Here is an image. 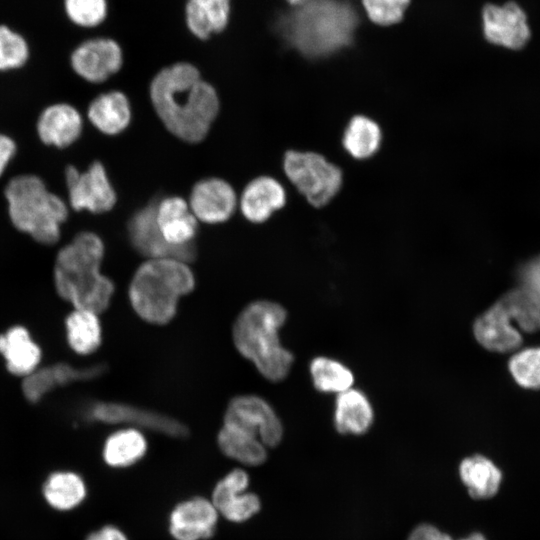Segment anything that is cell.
Instances as JSON below:
<instances>
[{"label": "cell", "mask_w": 540, "mask_h": 540, "mask_svg": "<svg viewBox=\"0 0 540 540\" xmlns=\"http://www.w3.org/2000/svg\"><path fill=\"white\" fill-rule=\"evenodd\" d=\"M369 19L375 24L389 26L400 22L410 0H361Z\"/></svg>", "instance_id": "36"}, {"label": "cell", "mask_w": 540, "mask_h": 540, "mask_svg": "<svg viewBox=\"0 0 540 540\" xmlns=\"http://www.w3.org/2000/svg\"><path fill=\"white\" fill-rule=\"evenodd\" d=\"M64 177L69 206L73 210L100 214L115 206L117 195L101 162L94 161L85 171L68 165Z\"/></svg>", "instance_id": "9"}, {"label": "cell", "mask_w": 540, "mask_h": 540, "mask_svg": "<svg viewBox=\"0 0 540 540\" xmlns=\"http://www.w3.org/2000/svg\"><path fill=\"white\" fill-rule=\"evenodd\" d=\"M105 247L93 232L78 233L57 253L53 281L58 296L74 309L102 313L114 294V284L101 272Z\"/></svg>", "instance_id": "3"}, {"label": "cell", "mask_w": 540, "mask_h": 540, "mask_svg": "<svg viewBox=\"0 0 540 540\" xmlns=\"http://www.w3.org/2000/svg\"><path fill=\"white\" fill-rule=\"evenodd\" d=\"M150 99L166 129L188 143L205 139L219 111L214 87L198 69L179 62L160 70L150 84Z\"/></svg>", "instance_id": "1"}, {"label": "cell", "mask_w": 540, "mask_h": 540, "mask_svg": "<svg viewBox=\"0 0 540 540\" xmlns=\"http://www.w3.org/2000/svg\"><path fill=\"white\" fill-rule=\"evenodd\" d=\"M285 203L283 186L272 177L261 176L247 184L241 196L240 207L248 221L263 223Z\"/></svg>", "instance_id": "20"}, {"label": "cell", "mask_w": 540, "mask_h": 540, "mask_svg": "<svg viewBox=\"0 0 540 540\" xmlns=\"http://www.w3.org/2000/svg\"><path fill=\"white\" fill-rule=\"evenodd\" d=\"M83 130L80 112L71 104L54 103L40 113L36 132L47 146L66 148L77 141Z\"/></svg>", "instance_id": "18"}, {"label": "cell", "mask_w": 540, "mask_h": 540, "mask_svg": "<svg viewBox=\"0 0 540 540\" xmlns=\"http://www.w3.org/2000/svg\"><path fill=\"white\" fill-rule=\"evenodd\" d=\"M99 314L74 309L65 319L66 338L69 347L79 355L94 353L102 342Z\"/></svg>", "instance_id": "29"}, {"label": "cell", "mask_w": 540, "mask_h": 540, "mask_svg": "<svg viewBox=\"0 0 540 540\" xmlns=\"http://www.w3.org/2000/svg\"><path fill=\"white\" fill-rule=\"evenodd\" d=\"M57 386L52 367L37 368L23 377L21 390L25 399L32 403L40 402Z\"/></svg>", "instance_id": "37"}, {"label": "cell", "mask_w": 540, "mask_h": 540, "mask_svg": "<svg viewBox=\"0 0 540 540\" xmlns=\"http://www.w3.org/2000/svg\"><path fill=\"white\" fill-rule=\"evenodd\" d=\"M16 151L15 141L10 136L0 133V177L15 156Z\"/></svg>", "instance_id": "41"}, {"label": "cell", "mask_w": 540, "mask_h": 540, "mask_svg": "<svg viewBox=\"0 0 540 540\" xmlns=\"http://www.w3.org/2000/svg\"><path fill=\"white\" fill-rule=\"evenodd\" d=\"M249 474L236 468L223 476L214 486L211 501L220 516L232 523H243L261 509L259 496L248 490Z\"/></svg>", "instance_id": "13"}, {"label": "cell", "mask_w": 540, "mask_h": 540, "mask_svg": "<svg viewBox=\"0 0 540 540\" xmlns=\"http://www.w3.org/2000/svg\"><path fill=\"white\" fill-rule=\"evenodd\" d=\"M68 19L77 26L90 28L102 23L107 14L106 0H64Z\"/></svg>", "instance_id": "35"}, {"label": "cell", "mask_w": 540, "mask_h": 540, "mask_svg": "<svg viewBox=\"0 0 540 540\" xmlns=\"http://www.w3.org/2000/svg\"><path fill=\"white\" fill-rule=\"evenodd\" d=\"M314 388L321 393H341L354 383L353 372L338 360L317 356L309 365Z\"/></svg>", "instance_id": "30"}, {"label": "cell", "mask_w": 540, "mask_h": 540, "mask_svg": "<svg viewBox=\"0 0 540 540\" xmlns=\"http://www.w3.org/2000/svg\"><path fill=\"white\" fill-rule=\"evenodd\" d=\"M230 1L187 0L185 19L190 32L202 40L222 32L229 21Z\"/></svg>", "instance_id": "25"}, {"label": "cell", "mask_w": 540, "mask_h": 540, "mask_svg": "<svg viewBox=\"0 0 540 540\" xmlns=\"http://www.w3.org/2000/svg\"><path fill=\"white\" fill-rule=\"evenodd\" d=\"M85 540H129L127 535L117 526L105 525L92 531Z\"/></svg>", "instance_id": "42"}, {"label": "cell", "mask_w": 540, "mask_h": 540, "mask_svg": "<svg viewBox=\"0 0 540 540\" xmlns=\"http://www.w3.org/2000/svg\"><path fill=\"white\" fill-rule=\"evenodd\" d=\"M291 6H298V5H301L305 2H307L308 0H286Z\"/></svg>", "instance_id": "44"}, {"label": "cell", "mask_w": 540, "mask_h": 540, "mask_svg": "<svg viewBox=\"0 0 540 540\" xmlns=\"http://www.w3.org/2000/svg\"><path fill=\"white\" fill-rule=\"evenodd\" d=\"M460 540H486V538L481 533H473L466 538Z\"/></svg>", "instance_id": "43"}, {"label": "cell", "mask_w": 540, "mask_h": 540, "mask_svg": "<svg viewBox=\"0 0 540 540\" xmlns=\"http://www.w3.org/2000/svg\"><path fill=\"white\" fill-rule=\"evenodd\" d=\"M217 444L225 456L245 466H258L267 459L268 448L258 437L228 424L219 430Z\"/></svg>", "instance_id": "28"}, {"label": "cell", "mask_w": 540, "mask_h": 540, "mask_svg": "<svg viewBox=\"0 0 540 540\" xmlns=\"http://www.w3.org/2000/svg\"><path fill=\"white\" fill-rule=\"evenodd\" d=\"M509 372L522 388L540 389V347L518 349L508 361Z\"/></svg>", "instance_id": "33"}, {"label": "cell", "mask_w": 540, "mask_h": 540, "mask_svg": "<svg viewBox=\"0 0 540 540\" xmlns=\"http://www.w3.org/2000/svg\"><path fill=\"white\" fill-rule=\"evenodd\" d=\"M0 354L11 374L25 377L36 370L42 353L29 331L20 325L9 328L0 334Z\"/></svg>", "instance_id": "21"}, {"label": "cell", "mask_w": 540, "mask_h": 540, "mask_svg": "<svg viewBox=\"0 0 540 540\" xmlns=\"http://www.w3.org/2000/svg\"><path fill=\"white\" fill-rule=\"evenodd\" d=\"M284 172L297 190L315 207L326 205L339 191L342 171L313 152H286Z\"/></svg>", "instance_id": "7"}, {"label": "cell", "mask_w": 540, "mask_h": 540, "mask_svg": "<svg viewBox=\"0 0 540 540\" xmlns=\"http://www.w3.org/2000/svg\"><path fill=\"white\" fill-rule=\"evenodd\" d=\"M91 124L105 135L123 132L131 120V106L127 96L120 91H109L94 98L87 110Z\"/></svg>", "instance_id": "23"}, {"label": "cell", "mask_w": 540, "mask_h": 540, "mask_svg": "<svg viewBox=\"0 0 540 540\" xmlns=\"http://www.w3.org/2000/svg\"><path fill=\"white\" fill-rule=\"evenodd\" d=\"M4 197L14 228L39 244L53 245L59 241L61 226L69 215L68 205L47 188L42 178L17 175L6 185Z\"/></svg>", "instance_id": "6"}, {"label": "cell", "mask_w": 540, "mask_h": 540, "mask_svg": "<svg viewBox=\"0 0 540 540\" xmlns=\"http://www.w3.org/2000/svg\"><path fill=\"white\" fill-rule=\"evenodd\" d=\"M190 208L196 219L209 224L227 221L236 208L233 187L218 178H207L197 182L190 194Z\"/></svg>", "instance_id": "17"}, {"label": "cell", "mask_w": 540, "mask_h": 540, "mask_svg": "<svg viewBox=\"0 0 540 540\" xmlns=\"http://www.w3.org/2000/svg\"><path fill=\"white\" fill-rule=\"evenodd\" d=\"M219 517L210 499L191 497L171 510L168 530L174 540H206L214 535Z\"/></svg>", "instance_id": "15"}, {"label": "cell", "mask_w": 540, "mask_h": 540, "mask_svg": "<svg viewBox=\"0 0 540 540\" xmlns=\"http://www.w3.org/2000/svg\"><path fill=\"white\" fill-rule=\"evenodd\" d=\"M46 503L57 511H70L80 506L87 497L83 477L74 471L59 470L49 474L42 486Z\"/></svg>", "instance_id": "24"}, {"label": "cell", "mask_w": 540, "mask_h": 540, "mask_svg": "<svg viewBox=\"0 0 540 540\" xmlns=\"http://www.w3.org/2000/svg\"><path fill=\"white\" fill-rule=\"evenodd\" d=\"M358 24L350 0H308L281 14L276 29L291 48L318 59L350 46Z\"/></svg>", "instance_id": "2"}, {"label": "cell", "mask_w": 540, "mask_h": 540, "mask_svg": "<svg viewBox=\"0 0 540 540\" xmlns=\"http://www.w3.org/2000/svg\"><path fill=\"white\" fill-rule=\"evenodd\" d=\"M333 421L342 435L365 434L374 421V409L367 395L355 388L337 394Z\"/></svg>", "instance_id": "22"}, {"label": "cell", "mask_w": 540, "mask_h": 540, "mask_svg": "<svg viewBox=\"0 0 540 540\" xmlns=\"http://www.w3.org/2000/svg\"><path fill=\"white\" fill-rule=\"evenodd\" d=\"M223 423L258 437L267 448L280 444L283 425L272 406L257 395H239L231 399Z\"/></svg>", "instance_id": "10"}, {"label": "cell", "mask_w": 540, "mask_h": 540, "mask_svg": "<svg viewBox=\"0 0 540 540\" xmlns=\"http://www.w3.org/2000/svg\"><path fill=\"white\" fill-rule=\"evenodd\" d=\"M473 334L483 348L496 353L515 352L523 342L514 317L499 299L476 318Z\"/></svg>", "instance_id": "16"}, {"label": "cell", "mask_w": 540, "mask_h": 540, "mask_svg": "<svg viewBox=\"0 0 540 540\" xmlns=\"http://www.w3.org/2000/svg\"><path fill=\"white\" fill-rule=\"evenodd\" d=\"M485 40L509 51H521L531 42L532 29L525 9L516 0L487 2L481 8Z\"/></svg>", "instance_id": "8"}, {"label": "cell", "mask_w": 540, "mask_h": 540, "mask_svg": "<svg viewBox=\"0 0 540 540\" xmlns=\"http://www.w3.org/2000/svg\"><path fill=\"white\" fill-rule=\"evenodd\" d=\"M123 63L119 44L110 38H93L79 44L71 53L73 71L90 83H101L117 73Z\"/></svg>", "instance_id": "14"}, {"label": "cell", "mask_w": 540, "mask_h": 540, "mask_svg": "<svg viewBox=\"0 0 540 540\" xmlns=\"http://www.w3.org/2000/svg\"><path fill=\"white\" fill-rule=\"evenodd\" d=\"M94 421L105 424H124L174 438H183L188 428L179 420L143 407L121 402H96L88 412Z\"/></svg>", "instance_id": "11"}, {"label": "cell", "mask_w": 540, "mask_h": 540, "mask_svg": "<svg viewBox=\"0 0 540 540\" xmlns=\"http://www.w3.org/2000/svg\"><path fill=\"white\" fill-rule=\"evenodd\" d=\"M156 223L169 244L173 246L194 244L197 220L181 197L171 196L157 201Z\"/></svg>", "instance_id": "19"}, {"label": "cell", "mask_w": 540, "mask_h": 540, "mask_svg": "<svg viewBox=\"0 0 540 540\" xmlns=\"http://www.w3.org/2000/svg\"><path fill=\"white\" fill-rule=\"evenodd\" d=\"M499 300L514 317L521 332L540 330V307L525 290L517 286L504 293Z\"/></svg>", "instance_id": "32"}, {"label": "cell", "mask_w": 540, "mask_h": 540, "mask_svg": "<svg viewBox=\"0 0 540 540\" xmlns=\"http://www.w3.org/2000/svg\"><path fill=\"white\" fill-rule=\"evenodd\" d=\"M286 319L287 312L279 303L256 300L241 310L232 327L238 352L271 382L284 380L294 361L279 337Z\"/></svg>", "instance_id": "4"}, {"label": "cell", "mask_w": 540, "mask_h": 540, "mask_svg": "<svg viewBox=\"0 0 540 540\" xmlns=\"http://www.w3.org/2000/svg\"><path fill=\"white\" fill-rule=\"evenodd\" d=\"M147 448V440L139 429L125 427L106 438L102 456L109 467L127 468L140 461L145 456Z\"/></svg>", "instance_id": "27"}, {"label": "cell", "mask_w": 540, "mask_h": 540, "mask_svg": "<svg viewBox=\"0 0 540 540\" xmlns=\"http://www.w3.org/2000/svg\"><path fill=\"white\" fill-rule=\"evenodd\" d=\"M459 476L469 495L478 500L493 497L501 484L502 472L489 458L475 454L464 458Z\"/></svg>", "instance_id": "26"}, {"label": "cell", "mask_w": 540, "mask_h": 540, "mask_svg": "<svg viewBox=\"0 0 540 540\" xmlns=\"http://www.w3.org/2000/svg\"><path fill=\"white\" fill-rule=\"evenodd\" d=\"M378 124L365 116H355L349 122L343 136L345 150L356 159H366L378 150L381 143Z\"/></svg>", "instance_id": "31"}, {"label": "cell", "mask_w": 540, "mask_h": 540, "mask_svg": "<svg viewBox=\"0 0 540 540\" xmlns=\"http://www.w3.org/2000/svg\"><path fill=\"white\" fill-rule=\"evenodd\" d=\"M30 55L26 39L9 26L0 24V72L23 67Z\"/></svg>", "instance_id": "34"}, {"label": "cell", "mask_w": 540, "mask_h": 540, "mask_svg": "<svg viewBox=\"0 0 540 540\" xmlns=\"http://www.w3.org/2000/svg\"><path fill=\"white\" fill-rule=\"evenodd\" d=\"M156 204L153 199L130 217L127 231L131 245L147 259L171 258L191 262L196 256L195 245L173 246L163 238L156 223Z\"/></svg>", "instance_id": "12"}, {"label": "cell", "mask_w": 540, "mask_h": 540, "mask_svg": "<svg viewBox=\"0 0 540 540\" xmlns=\"http://www.w3.org/2000/svg\"><path fill=\"white\" fill-rule=\"evenodd\" d=\"M407 540H453L450 535L432 524L423 523L415 527Z\"/></svg>", "instance_id": "40"}, {"label": "cell", "mask_w": 540, "mask_h": 540, "mask_svg": "<svg viewBox=\"0 0 540 540\" xmlns=\"http://www.w3.org/2000/svg\"><path fill=\"white\" fill-rule=\"evenodd\" d=\"M195 286V277L187 262L171 259H147L135 271L128 289L135 313L150 324L170 322L181 297Z\"/></svg>", "instance_id": "5"}, {"label": "cell", "mask_w": 540, "mask_h": 540, "mask_svg": "<svg viewBox=\"0 0 540 540\" xmlns=\"http://www.w3.org/2000/svg\"><path fill=\"white\" fill-rule=\"evenodd\" d=\"M518 287L525 290L540 307V254L523 262L517 269Z\"/></svg>", "instance_id": "39"}, {"label": "cell", "mask_w": 540, "mask_h": 540, "mask_svg": "<svg viewBox=\"0 0 540 540\" xmlns=\"http://www.w3.org/2000/svg\"><path fill=\"white\" fill-rule=\"evenodd\" d=\"M52 367L57 386H67L75 382L89 381L98 378L104 372L103 365L76 368L68 363H57Z\"/></svg>", "instance_id": "38"}]
</instances>
